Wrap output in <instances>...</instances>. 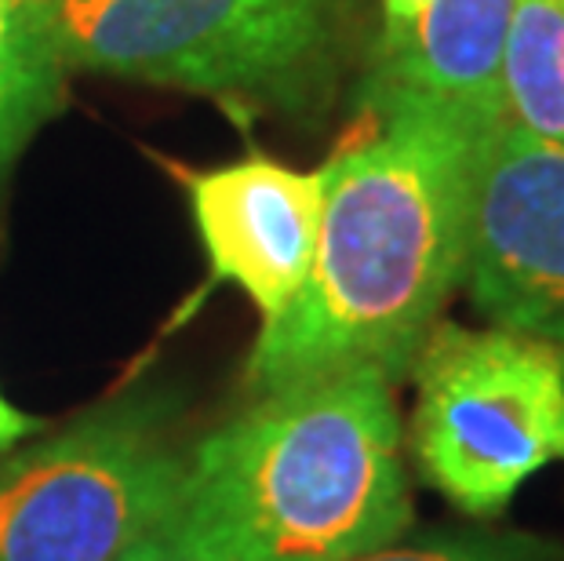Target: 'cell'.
<instances>
[{
	"instance_id": "1",
	"label": "cell",
	"mask_w": 564,
	"mask_h": 561,
	"mask_svg": "<svg viewBox=\"0 0 564 561\" xmlns=\"http://www.w3.org/2000/svg\"><path fill=\"white\" fill-rule=\"evenodd\" d=\"M357 117L324 164L303 289L251 346L256 398L354 368L401 384L463 284L474 164L496 125L408 99H361Z\"/></svg>"
},
{
	"instance_id": "2",
	"label": "cell",
	"mask_w": 564,
	"mask_h": 561,
	"mask_svg": "<svg viewBox=\"0 0 564 561\" xmlns=\"http://www.w3.org/2000/svg\"><path fill=\"white\" fill-rule=\"evenodd\" d=\"M412 518L398 398L376 368L256 398L200 441L178 507L226 561H350Z\"/></svg>"
},
{
	"instance_id": "3",
	"label": "cell",
	"mask_w": 564,
	"mask_h": 561,
	"mask_svg": "<svg viewBox=\"0 0 564 561\" xmlns=\"http://www.w3.org/2000/svg\"><path fill=\"white\" fill-rule=\"evenodd\" d=\"M69 69L208 95L234 114L328 106L357 0H47Z\"/></svg>"
},
{
	"instance_id": "4",
	"label": "cell",
	"mask_w": 564,
	"mask_h": 561,
	"mask_svg": "<svg viewBox=\"0 0 564 561\" xmlns=\"http://www.w3.org/2000/svg\"><path fill=\"white\" fill-rule=\"evenodd\" d=\"M408 376L415 379V463L463 515H502L528 477L564 460L557 343L437 321Z\"/></svg>"
},
{
	"instance_id": "5",
	"label": "cell",
	"mask_w": 564,
	"mask_h": 561,
	"mask_svg": "<svg viewBox=\"0 0 564 561\" xmlns=\"http://www.w3.org/2000/svg\"><path fill=\"white\" fill-rule=\"evenodd\" d=\"M186 467L147 409L0 460V561H124L178 515Z\"/></svg>"
},
{
	"instance_id": "6",
	"label": "cell",
	"mask_w": 564,
	"mask_h": 561,
	"mask_svg": "<svg viewBox=\"0 0 564 561\" xmlns=\"http://www.w3.org/2000/svg\"><path fill=\"white\" fill-rule=\"evenodd\" d=\"M463 284L496 328L564 350V147L510 117L474 164Z\"/></svg>"
},
{
	"instance_id": "7",
	"label": "cell",
	"mask_w": 564,
	"mask_h": 561,
	"mask_svg": "<svg viewBox=\"0 0 564 561\" xmlns=\"http://www.w3.org/2000/svg\"><path fill=\"white\" fill-rule=\"evenodd\" d=\"M189 212L215 278L237 284L262 325L281 317L303 289L317 252L328 175L245 158L186 172Z\"/></svg>"
},
{
	"instance_id": "8",
	"label": "cell",
	"mask_w": 564,
	"mask_h": 561,
	"mask_svg": "<svg viewBox=\"0 0 564 561\" xmlns=\"http://www.w3.org/2000/svg\"><path fill=\"white\" fill-rule=\"evenodd\" d=\"M513 0H430L401 30H382L361 99H408L466 114L474 121H507L502 52Z\"/></svg>"
},
{
	"instance_id": "9",
	"label": "cell",
	"mask_w": 564,
	"mask_h": 561,
	"mask_svg": "<svg viewBox=\"0 0 564 561\" xmlns=\"http://www.w3.org/2000/svg\"><path fill=\"white\" fill-rule=\"evenodd\" d=\"M47 0H0V183L66 88Z\"/></svg>"
},
{
	"instance_id": "10",
	"label": "cell",
	"mask_w": 564,
	"mask_h": 561,
	"mask_svg": "<svg viewBox=\"0 0 564 561\" xmlns=\"http://www.w3.org/2000/svg\"><path fill=\"white\" fill-rule=\"evenodd\" d=\"M502 95L510 121L564 147V0H513Z\"/></svg>"
},
{
	"instance_id": "11",
	"label": "cell",
	"mask_w": 564,
	"mask_h": 561,
	"mask_svg": "<svg viewBox=\"0 0 564 561\" xmlns=\"http://www.w3.org/2000/svg\"><path fill=\"white\" fill-rule=\"evenodd\" d=\"M350 561H564L554 540L524 532H441L387 543Z\"/></svg>"
},
{
	"instance_id": "12",
	"label": "cell",
	"mask_w": 564,
	"mask_h": 561,
	"mask_svg": "<svg viewBox=\"0 0 564 561\" xmlns=\"http://www.w3.org/2000/svg\"><path fill=\"white\" fill-rule=\"evenodd\" d=\"M124 561H226V558H219L208 543L197 540L175 515L161 532H153L147 543H139Z\"/></svg>"
},
{
	"instance_id": "13",
	"label": "cell",
	"mask_w": 564,
	"mask_h": 561,
	"mask_svg": "<svg viewBox=\"0 0 564 561\" xmlns=\"http://www.w3.org/2000/svg\"><path fill=\"white\" fill-rule=\"evenodd\" d=\"M41 431V420L37 416H30V412H22L19 404H11L4 398V390H0V456L11 449H19L22 441L33 438Z\"/></svg>"
},
{
	"instance_id": "14",
	"label": "cell",
	"mask_w": 564,
	"mask_h": 561,
	"mask_svg": "<svg viewBox=\"0 0 564 561\" xmlns=\"http://www.w3.org/2000/svg\"><path fill=\"white\" fill-rule=\"evenodd\" d=\"M430 0H382V30H401L423 15Z\"/></svg>"
}]
</instances>
